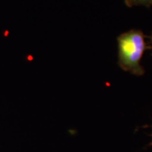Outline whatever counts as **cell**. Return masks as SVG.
I'll use <instances>...</instances> for the list:
<instances>
[{"instance_id":"1","label":"cell","mask_w":152,"mask_h":152,"mask_svg":"<svg viewBox=\"0 0 152 152\" xmlns=\"http://www.w3.org/2000/svg\"><path fill=\"white\" fill-rule=\"evenodd\" d=\"M146 38L143 32L138 29L130 30L117 37L118 64L121 69L136 76L145 73L141 60L145 51L149 49Z\"/></svg>"},{"instance_id":"2","label":"cell","mask_w":152,"mask_h":152,"mask_svg":"<svg viewBox=\"0 0 152 152\" xmlns=\"http://www.w3.org/2000/svg\"><path fill=\"white\" fill-rule=\"evenodd\" d=\"M125 4L129 7H136V6H143L150 7L152 6V0H125Z\"/></svg>"},{"instance_id":"3","label":"cell","mask_w":152,"mask_h":152,"mask_svg":"<svg viewBox=\"0 0 152 152\" xmlns=\"http://www.w3.org/2000/svg\"><path fill=\"white\" fill-rule=\"evenodd\" d=\"M148 39H149V49H151V55H152V32L150 34L149 36H148L147 37Z\"/></svg>"},{"instance_id":"4","label":"cell","mask_w":152,"mask_h":152,"mask_svg":"<svg viewBox=\"0 0 152 152\" xmlns=\"http://www.w3.org/2000/svg\"><path fill=\"white\" fill-rule=\"evenodd\" d=\"M151 137H152V134H151ZM149 146H152V140H151V143H150V144H149Z\"/></svg>"}]
</instances>
